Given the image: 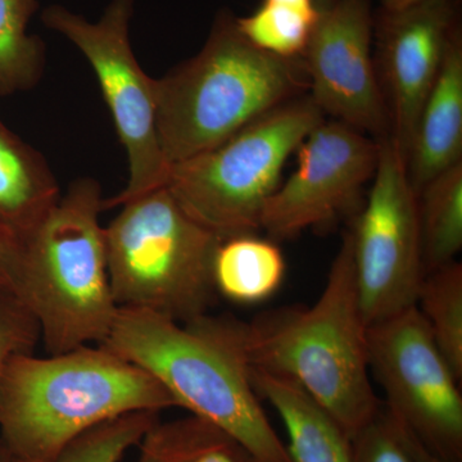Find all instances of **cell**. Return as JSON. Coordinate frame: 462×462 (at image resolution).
<instances>
[{
    "mask_svg": "<svg viewBox=\"0 0 462 462\" xmlns=\"http://www.w3.org/2000/svg\"><path fill=\"white\" fill-rule=\"evenodd\" d=\"M217 318L248 370L296 383L349 438L378 411L349 231L314 305L281 307L251 321Z\"/></svg>",
    "mask_w": 462,
    "mask_h": 462,
    "instance_id": "obj_1",
    "label": "cell"
},
{
    "mask_svg": "<svg viewBox=\"0 0 462 462\" xmlns=\"http://www.w3.org/2000/svg\"><path fill=\"white\" fill-rule=\"evenodd\" d=\"M169 407L157 379L106 346L18 356L0 382V443L9 460L50 461L102 422Z\"/></svg>",
    "mask_w": 462,
    "mask_h": 462,
    "instance_id": "obj_2",
    "label": "cell"
},
{
    "mask_svg": "<svg viewBox=\"0 0 462 462\" xmlns=\"http://www.w3.org/2000/svg\"><path fill=\"white\" fill-rule=\"evenodd\" d=\"M300 58L258 50L221 11L199 53L154 79L158 139L169 166L211 151L309 88Z\"/></svg>",
    "mask_w": 462,
    "mask_h": 462,
    "instance_id": "obj_3",
    "label": "cell"
},
{
    "mask_svg": "<svg viewBox=\"0 0 462 462\" xmlns=\"http://www.w3.org/2000/svg\"><path fill=\"white\" fill-rule=\"evenodd\" d=\"M100 346L151 374L176 406L229 433L256 462H291L217 316L180 324L145 310L118 309Z\"/></svg>",
    "mask_w": 462,
    "mask_h": 462,
    "instance_id": "obj_4",
    "label": "cell"
},
{
    "mask_svg": "<svg viewBox=\"0 0 462 462\" xmlns=\"http://www.w3.org/2000/svg\"><path fill=\"white\" fill-rule=\"evenodd\" d=\"M102 211L98 182L80 179L23 239L21 298L38 319L50 355L100 345L114 324L118 307L109 284Z\"/></svg>",
    "mask_w": 462,
    "mask_h": 462,
    "instance_id": "obj_5",
    "label": "cell"
},
{
    "mask_svg": "<svg viewBox=\"0 0 462 462\" xmlns=\"http://www.w3.org/2000/svg\"><path fill=\"white\" fill-rule=\"evenodd\" d=\"M105 227L109 284L118 309L145 310L180 324L208 314L212 263L221 239L161 187L121 206Z\"/></svg>",
    "mask_w": 462,
    "mask_h": 462,
    "instance_id": "obj_6",
    "label": "cell"
},
{
    "mask_svg": "<svg viewBox=\"0 0 462 462\" xmlns=\"http://www.w3.org/2000/svg\"><path fill=\"white\" fill-rule=\"evenodd\" d=\"M324 120L310 96L288 100L211 151L170 167L166 187L221 239L254 234L289 156Z\"/></svg>",
    "mask_w": 462,
    "mask_h": 462,
    "instance_id": "obj_7",
    "label": "cell"
},
{
    "mask_svg": "<svg viewBox=\"0 0 462 462\" xmlns=\"http://www.w3.org/2000/svg\"><path fill=\"white\" fill-rule=\"evenodd\" d=\"M133 14L134 0H111L97 23L60 5L42 12L44 26L65 36L93 67L126 151L129 181L120 194L103 199V209L165 187L169 178L158 139L154 79L143 71L130 42Z\"/></svg>",
    "mask_w": 462,
    "mask_h": 462,
    "instance_id": "obj_8",
    "label": "cell"
},
{
    "mask_svg": "<svg viewBox=\"0 0 462 462\" xmlns=\"http://www.w3.org/2000/svg\"><path fill=\"white\" fill-rule=\"evenodd\" d=\"M370 373L385 406L428 451L462 462V396L418 307L367 328Z\"/></svg>",
    "mask_w": 462,
    "mask_h": 462,
    "instance_id": "obj_9",
    "label": "cell"
},
{
    "mask_svg": "<svg viewBox=\"0 0 462 462\" xmlns=\"http://www.w3.org/2000/svg\"><path fill=\"white\" fill-rule=\"evenodd\" d=\"M349 233L367 328L416 306L424 279L418 197L406 161L391 138L380 141L372 190Z\"/></svg>",
    "mask_w": 462,
    "mask_h": 462,
    "instance_id": "obj_10",
    "label": "cell"
},
{
    "mask_svg": "<svg viewBox=\"0 0 462 462\" xmlns=\"http://www.w3.org/2000/svg\"><path fill=\"white\" fill-rule=\"evenodd\" d=\"M373 21L372 0L319 5L300 60L310 98L322 115L384 141L391 136V118L372 53Z\"/></svg>",
    "mask_w": 462,
    "mask_h": 462,
    "instance_id": "obj_11",
    "label": "cell"
},
{
    "mask_svg": "<svg viewBox=\"0 0 462 462\" xmlns=\"http://www.w3.org/2000/svg\"><path fill=\"white\" fill-rule=\"evenodd\" d=\"M296 171L264 205L260 229L273 240L333 223L351 211L378 167L380 141L324 120L297 149Z\"/></svg>",
    "mask_w": 462,
    "mask_h": 462,
    "instance_id": "obj_12",
    "label": "cell"
},
{
    "mask_svg": "<svg viewBox=\"0 0 462 462\" xmlns=\"http://www.w3.org/2000/svg\"><path fill=\"white\" fill-rule=\"evenodd\" d=\"M460 17V0H424L398 11H374V60L391 118L389 138L404 161Z\"/></svg>",
    "mask_w": 462,
    "mask_h": 462,
    "instance_id": "obj_13",
    "label": "cell"
},
{
    "mask_svg": "<svg viewBox=\"0 0 462 462\" xmlns=\"http://www.w3.org/2000/svg\"><path fill=\"white\" fill-rule=\"evenodd\" d=\"M462 162V32L452 35L442 67L420 109L406 156L416 197L436 176Z\"/></svg>",
    "mask_w": 462,
    "mask_h": 462,
    "instance_id": "obj_14",
    "label": "cell"
},
{
    "mask_svg": "<svg viewBox=\"0 0 462 462\" xmlns=\"http://www.w3.org/2000/svg\"><path fill=\"white\" fill-rule=\"evenodd\" d=\"M249 380L284 422L291 462H354L351 438L300 385L254 370Z\"/></svg>",
    "mask_w": 462,
    "mask_h": 462,
    "instance_id": "obj_15",
    "label": "cell"
},
{
    "mask_svg": "<svg viewBox=\"0 0 462 462\" xmlns=\"http://www.w3.org/2000/svg\"><path fill=\"white\" fill-rule=\"evenodd\" d=\"M60 199L44 156L0 118V225L23 242Z\"/></svg>",
    "mask_w": 462,
    "mask_h": 462,
    "instance_id": "obj_16",
    "label": "cell"
},
{
    "mask_svg": "<svg viewBox=\"0 0 462 462\" xmlns=\"http://www.w3.org/2000/svg\"><path fill=\"white\" fill-rule=\"evenodd\" d=\"M285 270L284 256L273 240L243 234L221 240L212 278L216 293L239 305H256L278 291Z\"/></svg>",
    "mask_w": 462,
    "mask_h": 462,
    "instance_id": "obj_17",
    "label": "cell"
},
{
    "mask_svg": "<svg viewBox=\"0 0 462 462\" xmlns=\"http://www.w3.org/2000/svg\"><path fill=\"white\" fill-rule=\"evenodd\" d=\"M138 462H256L236 438L199 416L160 419L138 443Z\"/></svg>",
    "mask_w": 462,
    "mask_h": 462,
    "instance_id": "obj_18",
    "label": "cell"
},
{
    "mask_svg": "<svg viewBox=\"0 0 462 462\" xmlns=\"http://www.w3.org/2000/svg\"><path fill=\"white\" fill-rule=\"evenodd\" d=\"M418 216L425 276L455 263L462 248V162L422 188Z\"/></svg>",
    "mask_w": 462,
    "mask_h": 462,
    "instance_id": "obj_19",
    "label": "cell"
},
{
    "mask_svg": "<svg viewBox=\"0 0 462 462\" xmlns=\"http://www.w3.org/2000/svg\"><path fill=\"white\" fill-rule=\"evenodd\" d=\"M39 0H0V96L32 89L45 66V42L29 33Z\"/></svg>",
    "mask_w": 462,
    "mask_h": 462,
    "instance_id": "obj_20",
    "label": "cell"
},
{
    "mask_svg": "<svg viewBox=\"0 0 462 462\" xmlns=\"http://www.w3.org/2000/svg\"><path fill=\"white\" fill-rule=\"evenodd\" d=\"M416 307L452 372L462 380V264L452 263L422 279Z\"/></svg>",
    "mask_w": 462,
    "mask_h": 462,
    "instance_id": "obj_21",
    "label": "cell"
},
{
    "mask_svg": "<svg viewBox=\"0 0 462 462\" xmlns=\"http://www.w3.org/2000/svg\"><path fill=\"white\" fill-rule=\"evenodd\" d=\"M318 14L263 2L256 11L236 17V29L258 50L282 58H300Z\"/></svg>",
    "mask_w": 462,
    "mask_h": 462,
    "instance_id": "obj_22",
    "label": "cell"
},
{
    "mask_svg": "<svg viewBox=\"0 0 462 462\" xmlns=\"http://www.w3.org/2000/svg\"><path fill=\"white\" fill-rule=\"evenodd\" d=\"M158 413L136 411L111 419L76 437L51 460L36 462H120L158 420Z\"/></svg>",
    "mask_w": 462,
    "mask_h": 462,
    "instance_id": "obj_23",
    "label": "cell"
},
{
    "mask_svg": "<svg viewBox=\"0 0 462 462\" xmlns=\"http://www.w3.org/2000/svg\"><path fill=\"white\" fill-rule=\"evenodd\" d=\"M354 462H446L428 451L384 402L351 438Z\"/></svg>",
    "mask_w": 462,
    "mask_h": 462,
    "instance_id": "obj_24",
    "label": "cell"
},
{
    "mask_svg": "<svg viewBox=\"0 0 462 462\" xmlns=\"http://www.w3.org/2000/svg\"><path fill=\"white\" fill-rule=\"evenodd\" d=\"M41 325L16 291L0 285V382L18 356L33 354L41 340Z\"/></svg>",
    "mask_w": 462,
    "mask_h": 462,
    "instance_id": "obj_25",
    "label": "cell"
},
{
    "mask_svg": "<svg viewBox=\"0 0 462 462\" xmlns=\"http://www.w3.org/2000/svg\"><path fill=\"white\" fill-rule=\"evenodd\" d=\"M25 254L21 239L0 225V285L23 294ZM23 300V298H21Z\"/></svg>",
    "mask_w": 462,
    "mask_h": 462,
    "instance_id": "obj_26",
    "label": "cell"
},
{
    "mask_svg": "<svg viewBox=\"0 0 462 462\" xmlns=\"http://www.w3.org/2000/svg\"><path fill=\"white\" fill-rule=\"evenodd\" d=\"M263 2L288 5V7L300 9V11L310 12V14H318L319 12V3L316 0H263Z\"/></svg>",
    "mask_w": 462,
    "mask_h": 462,
    "instance_id": "obj_27",
    "label": "cell"
},
{
    "mask_svg": "<svg viewBox=\"0 0 462 462\" xmlns=\"http://www.w3.org/2000/svg\"><path fill=\"white\" fill-rule=\"evenodd\" d=\"M378 2L379 8L385 9V11H398V9L411 7L424 0H378Z\"/></svg>",
    "mask_w": 462,
    "mask_h": 462,
    "instance_id": "obj_28",
    "label": "cell"
},
{
    "mask_svg": "<svg viewBox=\"0 0 462 462\" xmlns=\"http://www.w3.org/2000/svg\"><path fill=\"white\" fill-rule=\"evenodd\" d=\"M0 462H8V456L5 454V448H3L2 443H0Z\"/></svg>",
    "mask_w": 462,
    "mask_h": 462,
    "instance_id": "obj_29",
    "label": "cell"
},
{
    "mask_svg": "<svg viewBox=\"0 0 462 462\" xmlns=\"http://www.w3.org/2000/svg\"><path fill=\"white\" fill-rule=\"evenodd\" d=\"M8 462H9V460H8Z\"/></svg>",
    "mask_w": 462,
    "mask_h": 462,
    "instance_id": "obj_30",
    "label": "cell"
}]
</instances>
